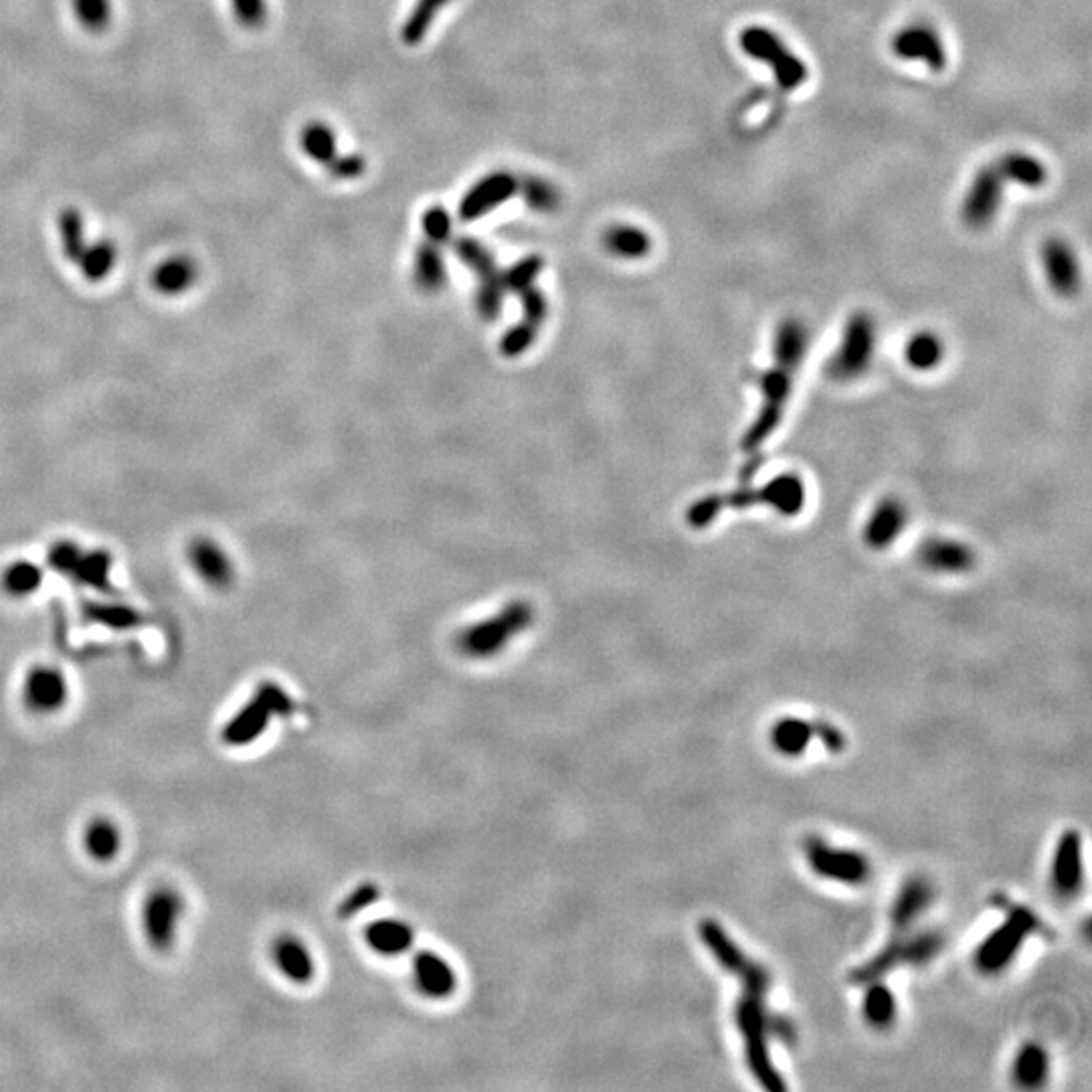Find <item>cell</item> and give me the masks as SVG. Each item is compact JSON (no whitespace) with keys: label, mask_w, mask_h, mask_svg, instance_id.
Instances as JSON below:
<instances>
[{"label":"cell","mask_w":1092,"mask_h":1092,"mask_svg":"<svg viewBox=\"0 0 1092 1092\" xmlns=\"http://www.w3.org/2000/svg\"><path fill=\"white\" fill-rule=\"evenodd\" d=\"M518 185L520 181L506 171H498L483 177L464 195L458 208L460 218L466 223L478 221V218H481L489 210L498 208L508 199L518 195Z\"/></svg>","instance_id":"16"},{"label":"cell","mask_w":1092,"mask_h":1092,"mask_svg":"<svg viewBox=\"0 0 1092 1092\" xmlns=\"http://www.w3.org/2000/svg\"><path fill=\"white\" fill-rule=\"evenodd\" d=\"M417 988L431 1000L450 998L458 988V977L452 965L431 951H421L415 961Z\"/></svg>","instance_id":"19"},{"label":"cell","mask_w":1092,"mask_h":1092,"mask_svg":"<svg viewBox=\"0 0 1092 1092\" xmlns=\"http://www.w3.org/2000/svg\"><path fill=\"white\" fill-rule=\"evenodd\" d=\"M807 489L797 474H781L760 487L749 491H735L729 496H706L696 500L688 512L686 522L692 528H706L719 514L729 508H747L762 504L773 508L781 516H795L803 510Z\"/></svg>","instance_id":"3"},{"label":"cell","mask_w":1092,"mask_h":1092,"mask_svg":"<svg viewBox=\"0 0 1092 1092\" xmlns=\"http://www.w3.org/2000/svg\"><path fill=\"white\" fill-rule=\"evenodd\" d=\"M1048 286L1060 298H1074L1082 288V271L1074 249L1060 237H1050L1040 249Z\"/></svg>","instance_id":"17"},{"label":"cell","mask_w":1092,"mask_h":1092,"mask_svg":"<svg viewBox=\"0 0 1092 1092\" xmlns=\"http://www.w3.org/2000/svg\"><path fill=\"white\" fill-rule=\"evenodd\" d=\"M904 362L916 372H933L945 360V342L933 331H916L904 342Z\"/></svg>","instance_id":"22"},{"label":"cell","mask_w":1092,"mask_h":1092,"mask_svg":"<svg viewBox=\"0 0 1092 1092\" xmlns=\"http://www.w3.org/2000/svg\"><path fill=\"white\" fill-rule=\"evenodd\" d=\"M185 906V896L175 887L160 885L148 892L142 906V931L152 951H173Z\"/></svg>","instance_id":"7"},{"label":"cell","mask_w":1092,"mask_h":1092,"mask_svg":"<svg viewBox=\"0 0 1092 1092\" xmlns=\"http://www.w3.org/2000/svg\"><path fill=\"white\" fill-rule=\"evenodd\" d=\"M1004 199V177L994 167H983L973 177V183L961 205L963 223L973 229H986L994 223L1002 208Z\"/></svg>","instance_id":"11"},{"label":"cell","mask_w":1092,"mask_h":1092,"mask_svg":"<svg viewBox=\"0 0 1092 1092\" xmlns=\"http://www.w3.org/2000/svg\"><path fill=\"white\" fill-rule=\"evenodd\" d=\"M69 700V684L60 668L35 666L23 684V702L35 715H55Z\"/></svg>","instance_id":"15"},{"label":"cell","mask_w":1092,"mask_h":1092,"mask_svg":"<svg viewBox=\"0 0 1092 1092\" xmlns=\"http://www.w3.org/2000/svg\"><path fill=\"white\" fill-rule=\"evenodd\" d=\"M741 49L749 58L771 66L783 89H795L807 81V66L769 29L749 27L741 33Z\"/></svg>","instance_id":"8"},{"label":"cell","mask_w":1092,"mask_h":1092,"mask_svg":"<svg viewBox=\"0 0 1092 1092\" xmlns=\"http://www.w3.org/2000/svg\"><path fill=\"white\" fill-rule=\"evenodd\" d=\"M813 725L799 719H783L773 729V745L787 756L801 754L813 739Z\"/></svg>","instance_id":"32"},{"label":"cell","mask_w":1092,"mask_h":1092,"mask_svg":"<svg viewBox=\"0 0 1092 1092\" xmlns=\"http://www.w3.org/2000/svg\"><path fill=\"white\" fill-rule=\"evenodd\" d=\"M544 267V261L540 255H528L524 259H520L516 265H512L508 271L502 273V282H504V288L510 290V292H524L526 288H530L534 284V280L538 278V273L542 271Z\"/></svg>","instance_id":"42"},{"label":"cell","mask_w":1092,"mask_h":1092,"mask_svg":"<svg viewBox=\"0 0 1092 1092\" xmlns=\"http://www.w3.org/2000/svg\"><path fill=\"white\" fill-rule=\"evenodd\" d=\"M378 896H380V888L372 883H364L352 894H348L344 898V902L339 908V916L341 918H352L358 912H362L364 908H368L370 904H374L378 900Z\"/></svg>","instance_id":"45"},{"label":"cell","mask_w":1092,"mask_h":1092,"mask_svg":"<svg viewBox=\"0 0 1092 1092\" xmlns=\"http://www.w3.org/2000/svg\"><path fill=\"white\" fill-rule=\"evenodd\" d=\"M73 11L81 27L89 33H101L112 19L109 0H73Z\"/></svg>","instance_id":"40"},{"label":"cell","mask_w":1092,"mask_h":1092,"mask_svg":"<svg viewBox=\"0 0 1092 1092\" xmlns=\"http://www.w3.org/2000/svg\"><path fill=\"white\" fill-rule=\"evenodd\" d=\"M805 854L811 870L822 879L840 881L844 885H860L868 879V860L858 852L836 850L824 840L811 838L805 844Z\"/></svg>","instance_id":"12"},{"label":"cell","mask_w":1092,"mask_h":1092,"mask_svg":"<svg viewBox=\"0 0 1092 1092\" xmlns=\"http://www.w3.org/2000/svg\"><path fill=\"white\" fill-rule=\"evenodd\" d=\"M450 3L452 0H417L401 29L403 43L409 47H417L429 33L437 15Z\"/></svg>","instance_id":"31"},{"label":"cell","mask_w":1092,"mask_h":1092,"mask_svg":"<svg viewBox=\"0 0 1092 1092\" xmlns=\"http://www.w3.org/2000/svg\"><path fill=\"white\" fill-rule=\"evenodd\" d=\"M421 227H423V233H425L427 241L433 243V245H446L452 239V231H454L452 216L440 205L429 206L423 212Z\"/></svg>","instance_id":"43"},{"label":"cell","mask_w":1092,"mask_h":1092,"mask_svg":"<svg viewBox=\"0 0 1092 1092\" xmlns=\"http://www.w3.org/2000/svg\"><path fill=\"white\" fill-rule=\"evenodd\" d=\"M864 1016L872 1025H877V1027H885L894 1020L896 1002H894L888 988L879 986V983H877V986H872L866 992V996H864Z\"/></svg>","instance_id":"35"},{"label":"cell","mask_w":1092,"mask_h":1092,"mask_svg":"<svg viewBox=\"0 0 1092 1092\" xmlns=\"http://www.w3.org/2000/svg\"><path fill=\"white\" fill-rule=\"evenodd\" d=\"M366 941L372 947V951L387 957H395L405 953L413 945L415 933L407 922L385 918V920H374L372 924H368Z\"/></svg>","instance_id":"23"},{"label":"cell","mask_w":1092,"mask_h":1092,"mask_svg":"<svg viewBox=\"0 0 1092 1092\" xmlns=\"http://www.w3.org/2000/svg\"><path fill=\"white\" fill-rule=\"evenodd\" d=\"M292 710V698L278 684L263 682L255 696L223 727L221 741L229 747H247L265 733L273 717H288Z\"/></svg>","instance_id":"5"},{"label":"cell","mask_w":1092,"mask_h":1092,"mask_svg":"<svg viewBox=\"0 0 1092 1092\" xmlns=\"http://www.w3.org/2000/svg\"><path fill=\"white\" fill-rule=\"evenodd\" d=\"M1052 883L1056 892L1062 896H1072L1074 892H1078L1082 883V848L1078 832H1066L1058 842L1052 868Z\"/></svg>","instance_id":"20"},{"label":"cell","mask_w":1092,"mask_h":1092,"mask_svg":"<svg viewBox=\"0 0 1092 1092\" xmlns=\"http://www.w3.org/2000/svg\"><path fill=\"white\" fill-rule=\"evenodd\" d=\"M481 284L478 288V296H476V306H478V312L485 318V320H494L498 318L500 310H502V302H504V282H502V273L496 269L487 273V276L479 278Z\"/></svg>","instance_id":"36"},{"label":"cell","mask_w":1092,"mask_h":1092,"mask_svg":"<svg viewBox=\"0 0 1092 1092\" xmlns=\"http://www.w3.org/2000/svg\"><path fill=\"white\" fill-rule=\"evenodd\" d=\"M928 902H931V887L920 879L906 883L892 908L894 926L902 931L904 926H908L926 908Z\"/></svg>","instance_id":"30"},{"label":"cell","mask_w":1092,"mask_h":1092,"mask_svg":"<svg viewBox=\"0 0 1092 1092\" xmlns=\"http://www.w3.org/2000/svg\"><path fill=\"white\" fill-rule=\"evenodd\" d=\"M326 169L339 181H354V179L362 177V173L366 169V160L358 154L337 156L331 164H328Z\"/></svg>","instance_id":"47"},{"label":"cell","mask_w":1092,"mask_h":1092,"mask_svg":"<svg viewBox=\"0 0 1092 1092\" xmlns=\"http://www.w3.org/2000/svg\"><path fill=\"white\" fill-rule=\"evenodd\" d=\"M1046 1072H1048L1046 1052L1040 1046H1035V1044L1024 1046L1022 1052L1018 1054L1016 1066H1014L1016 1080L1024 1086H1037V1084L1044 1082Z\"/></svg>","instance_id":"34"},{"label":"cell","mask_w":1092,"mask_h":1092,"mask_svg":"<svg viewBox=\"0 0 1092 1092\" xmlns=\"http://www.w3.org/2000/svg\"><path fill=\"white\" fill-rule=\"evenodd\" d=\"M195 563L199 567V571L212 583H225L231 579V567H229V561L221 555V551L216 549V546L208 544V542H203L197 546L195 551Z\"/></svg>","instance_id":"39"},{"label":"cell","mask_w":1092,"mask_h":1092,"mask_svg":"<svg viewBox=\"0 0 1092 1092\" xmlns=\"http://www.w3.org/2000/svg\"><path fill=\"white\" fill-rule=\"evenodd\" d=\"M83 848L95 862H112L122 848L120 828L107 817H95L83 830Z\"/></svg>","instance_id":"24"},{"label":"cell","mask_w":1092,"mask_h":1092,"mask_svg":"<svg viewBox=\"0 0 1092 1092\" xmlns=\"http://www.w3.org/2000/svg\"><path fill=\"white\" fill-rule=\"evenodd\" d=\"M9 579V587L11 589H17L15 593H29L37 581V575L35 573H29V567H21V571H15L13 575L7 577Z\"/></svg>","instance_id":"50"},{"label":"cell","mask_w":1092,"mask_h":1092,"mask_svg":"<svg viewBox=\"0 0 1092 1092\" xmlns=\"http://www.w3.org/2000/svg\"><path fill=\"white\" fill-rule=\"evenodd\" d=\"M700 939L719 965L741 979L743 996L737 1004L735 1020L743 1035L745 1056L751 1072L764 1088L783 1090L785 1082L771 1064L769 1040L779 1037V1040L791 1042L795 1029L785 1018L771 1014L767 1006V994L771 988L767 969L751 961L715 920L700 922Z\"/></svg>","instance_id":"1"},{"label":"cell","mask_w":1092,"mask_h":1092,"mask_svg":"<svg viewBox=\"0 0 1092 1092\" xmlns=\"http://www.w3.org/2000/svg\"><path fill=\"white\" fill-rule=\"evenodd\" d=\"M454 251L472 271L478 273L479 278H483V276H487V273L498 269L496 259H494V255L489 253V249L483 247L479 241H476L472 237L456 239Z\"/></svg>","instance_id":"38"},{"label":"cell","mask_w":1092,"mask_h":1092,"mask_svg":"<svg viewBox=\"0 0 1092 1092\" xmlns=\"http://www.w3.org/2000/svg\"><path fill=\"white\" fill-rule=\"evenodd\" d=\"M809 331L797 318H785L775 331L773 364L758 376L760 407L754 421L743 435V450L754 456L777 431L787 409L795 374L807 354Z\"/></svg>","instance_id":"2"},{"label":"cell","mask_w":1092,"mask_h":1092,"mask_svg":"<svg viewBox=\"0 0 1092 1092\" xmlns=\"http://www.w3.org/2000/svg\"><path fill=\"white\" fill-rule=\"evenodd\" d=\"M604 247L619 259H643L651 251V237L635 225H614L604 233Z\"/></svg>","instance_id":"26"},{"label":"cell","mask_w":1092,"mask_h":1092,"mask_svg":"<svg viewBox=\"0 0 1092 1092\" xmlns=\"http://www.w3.org/2000/svg\"><path fill=\"white\" fill-rule=\"evenodd\" d=\"M813 731H815V735H817L819 739H822V743H824L830 751H840V749L844 747V737H842V733H840L836 727L826 725V723H817V725H813Z\"/></svg>","instance_id":"49"},{"label":"cell","mask_w":1092,"mask_h":1092,"mask_svg":"<svg viewBox=\"0 0 1092 1092\" xmlns=\"http://www.w3.org/2000/svg\"><path fill=\"white\" fill-rule=\"evenodd\" d=\"M197 267L189 257H173L154 271V286L162 294H181L193 286Z\"/></svg>","instance_id":"28"},{"label":"cell","mask_w":1092,"mask_h":1092,"mask_svg":"<svg viewBox=\"0 0 1092 1092\" xmlns=\"http://www.w3.org/2000/svg\"><path fill=\"white\" fill-rule=\"evenodd\" d=\"M114 261H116V247L109 241H99V243L91 245L89 249L85 247V251L79 259V265H81L87 280L97 282V280L105 278L109 271H112Z\"/></svg>","instance_id":"37"},{"label":"cell","mask_w":1092,"mask_h":1092,"mask_svg":"<svg viewBox=\"0 0 1092 1092\" xmlns=\"http://www.w3.org/2000/svg\"><path fill=\"white\" fill-rule=\"evenodd\" d=\"M518 193H522L526 206L534 212H555L561 206V193L557 187L540 177H526L518 185Z\"/></svg>","instance_id":"33"},{"label":"cell","mask_w":1092,"mask_h":1092,"mask_svg":"<svg viewBox=\"0 0 1092 1092\" xmlns=\"http://www.w3.org/2000/svg\"><path fill=\"white\" fill-rule=\"evenodd\" d=\"M60 229H62V239H64V249H66V255L79 263L83 251H85V243H83V223H81V214L75 210V208H68L62 212L60 216Z\"/></svg>","instance_id":"41"},{"label":"cell","mask_w":1092,"mask_h":1092,"mask_svg":"<svg viewBox=\"0 0 1092 1092\" xmlns=\"http://www.w3.org/2000/svg\"><path fill=\"white\" fill-rule=\"evenodd\" d=\"M1044 924L1037 920V916L1024 908V906H1012L1008 912L1006 922L996 928V931L983 941V945L977 951V967L986 973H994L1004 969L1010 959L1020 951L1022 943L1033 935L1042 933Z\"/></svg>","instance_id":"9"},{"label":"cell","mask_w":1092,"mask_h":1092,"mask_svg":"<svg viewBox=\"0 0 1092 1092\" xmlns=\"http://www.w3.org/2000/svg\"><path fill=\"white\" fill-rule=\"evenodd\" d=\"M448 269L440 245L423 243L415 253V282L425 292H437L446 286Z\"/></svg>","instance_id":"27"},{"label":"cell","mask_w":1092,"mask_h":1092,"mask_svg":"<svg viewBox=\"0 0 1092 1092\" xmlns=\"http://www.w3.org/2000/svg\"><path fill=\"white\" fill-rule=\"evenodd\" d=\"M890 49L898 60L922 62L933 71H943L949 64L941 37L933 29L922 25H912L898 31L890 41Z\"/></svg>","instance_id":"18"},{"label":"cell","mask_w":1092,"mask_h":1092,"mask_svg":"<svg viewBox=\"0 0 1092 1092\" xmlns=\"http://www.w3.org/2000/svg\"><path fill=\"white\" fill-rule=\"evenodd\" d=\"M534 339H536V328L522 322V324L514 326L512 331H508V335L502 339V344H500L502 354L504 356H518V354H522L524 350L530 348Z\"/></svg>","instance_id":"46"},{"label":"cell","mask_w":1092,"mask_h":1092,"mask_svg":"<svg viewBox=\"0 0 1092 1092\" xmlns=\"http://www.w3.org/2000/svg\"><path fill=\"white\" fill-rule=\"evenodd\" d=\"M879 326L872 314L858 310L848 316L842 339L826 362V372L836 382H854L864 376L877 354Z\"/></svg>","instance_id":"4"},{"label":"cell","mask_w":1092,"mask_h":1092,"mask_svg":"<svg viewBox=\"0 0 1092 1092\" xmlns=\"http://www.w3.org/2000/svg\"><path fill=\"white\" fill-rule=\"evenodd\" d=\"M532 623V610L522 601L506 606L496 617H489L464 629L458 635V647L468 658H489Z\"/></svg>","instance_id":"6"},{"label":"cell","mask_w":1092,"mask_h":1092,"mask_svg":"<svg viewBox=\"0 0 1092 1092\" xmlns=\"http://www.w3.org/2000/svg\"><path fill=\"white\" fill-rule=\"evenodd\" d=\"M996 169L1004 177V181L1008 179L1027 189H1040L1048 181V171L1044 164L1024 152H1008L1000 158Z\"/></svg>","instance_id":"25"},{"label":"cell","mask_w":1092,"mask_h":1092,"mask_svg":"<svg viewBox=\"0 0 1092 1092\" xmlns=\"http://www.w3.org/2000/svg\"><path fill=\"white\" fill-rule=\"evenodd\" d=\"M300 144L308 158H312L318 164H324V167H328V164L339 156L337 134L331 126H326L322 122H310L302 130Z\"/></svg>","instance_id":"29"},{"label":"cell","mask_w":1092,"mask_h":1092,"mask_svg":"<svg viewBox=\"0 0 1092 1092\" xmlns=\"http://www.w3.org/2000/svg\"><path fill=\"white\" fill-rule=\"evenodd\" d=\"M943 947V939L937 933H924L910 939H892L877 957L852 973L854 983H872L900 965H922L931 961Z\"/></svg>","instance_id":"10"},{"label":"cell","mask_w":1092,"mask_h":1092,"mask_svg":"<svg viewBox=\"0 0 1092 1092\" xmlns=\"http://www.w3.org/2000/svg\"><path fill=\"white\" fill-rule=\"evenodd\" d=\"M918 565L933 575H965L975 569L977 557L971 546L951 536H928L916 551Z\"/></svg>","instance_id":"13"},{"label":"cell","mask_w":1092,"mask_h":1092,"mask_svg":"<svg viewBox=\"0 0 1092 1092\" xmlns=\"http://www.w3.org/2000/svg\"><path fill=\"white\" fill-rule=\"evenodd\" d=\"M908 524V508L896 496L881 498L870 510L862 526V542L874 553L888 551L904 534Z\"/></svg>","instance_id":"14"},{"label":"cell","mask_w":1092,"mask_h":1092,"mask_svg":"<svg viewBox=\"0 0 1092 1092\" xmlns=\"http://www.w3.org/2000/svg\"><path fill=\"white\" fill-rule=\"evenodd\" d=\"M233 17L247 31H259L267 21L265 0H231Z\"/></svg>","instance_id":"44"},{"label":"cell","mask_w":1092,"mask_h":1092,"mask_svg":"<svg viewBox=\"0 0 1092 1092\" xmlns=\"http://www.w3.org/2000/svg\"><path fill=\"white\" fill-rule=\"evenodd\" d=\"M273 961L276 967L286 975L288 981L306 986L314 977V959L304 941L294 935H282L273 943Z\"/></svg>","instance_id":"21"},{"label":"cell","mask_w":1092,"mask_h":1092,"mask_svg":"<svg viewBox=\"0 0 1092 1092\" xmlns=\"http://www.w3.org/2000/svg\"><path fill=\"white\" fill-rule=\"evenodd\" d=\"M522 298V310H524V322L538 328L546 318V300L544 294L538 292L534 286L520 292Z\"/></svg>","instance_id":"48"}]
</instances>
